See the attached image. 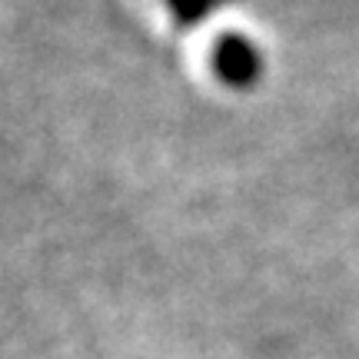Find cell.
Segmentation results:
<instances>
[{"instance_id":"1","label":"cell","mask_w":359,"mask_h":359,"mask_svg":"<svg viewBox=\"0 0 359 359\" xmlns=\"http://www.w3.org/2000/svg\"><path fill=\"white\" fill-rule=\"evenodd\" d=\"M213 70L226 87L250 90L263 74V53L243 34H226L213 47Z\"/></svg>"},{"instance_id":"2","label":"cell","mask_w":359,"mask_h":359,"mask_svg":"<svg viewBox=\"0 0 359 359\" xmlns=\"http://www.w3.org/2000/svg\"><path fill=\"white\" fill-rule=\"evenodd\" d=\"M226 4H233V0H167L173 20H177L183 30H187V27H193V24H200L203 17H210L213 11L226 7Z\"/></svg>"}]
</instances>
